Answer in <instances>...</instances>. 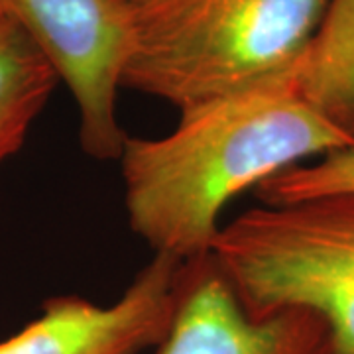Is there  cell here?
I'll return each mask as SVG.
<instances>
[{
	"instance_id": "6da1fadb",
	"label": "cell",
	"mask_w": 354,
	"mask_h": 354,
	"mask_svg": "<svg viewBox=\"0 0 354 354\" xmlns=\"http://www.w3.org/2000/svg\"><path fill=\"white\" fill-rule=\"evenodd\" d=\"M354 142L293 91L288 75L191 106L162 138L124 140L130 228L156 254L207 258L230 199L291 165Z\"/></svg>"
},
{
	"instance_id": "7a4b0ae2",
	"label": "cell",
	"mask_w": 354,
	"mask_h": 354,
	"mask_svg": "<svg viewBox=\"0 0 354 354\" xmlns=\"http://www.w3.org/2000/svg\"><path fill=\"white\" fill-rule=\"evenodd\" d=\"M329 0H120V85L179 113L283 75L315 36Z\"/></svg>"
},
{
	"instance_id": "3957f363",
	"label": "cell",
	"mask_w": 354,
	"mask_h": 354,
	"mask_svg": "<svg viewBox=\"0 0 354 354\" xmlns=\"http://www.w3.org/2000/svg\"><path fill=\"white\" fill-rule=\"evenodd\" d=\"M209 258L246 313H311L329 354H354V191L260 203L218 228Z\"/></svg>"
},
{
	"instance_id": "277c9868",
	"label": "cell",
	"mask_w": 354,
	"mask_h": 354,
	"mask_svg": "<svg viewBox=\"0 0 354 354\" xmlns=\"http://www.w3.org/2000/svg\"><path fill=\"white\" fill-rule=\"evenodd\" d=\"M46 55L79 109V140L95 160H118L127 132L118 120V91L127 55L120 0H0Z\"/></svg>"
},
{
	"instance_id": "5b68a950",
	"label": "cell",
	"mask_w": 354,
	"mask_h": 354,
	"mask_svg": "<svg viewBox=\"0 0 354 354\" xmlns=\"http://www.w3.org/2000/svg\"><path fill=\"white\" fill-rule=\"evenodd\" d=\"M187 278L189 262L153 254L113 304L79 295L48 299L38 319L0 342V354H144L158 348Z\"/></svg>"
},
{
	"instance_id": "8992f818",
	"label": "cell",
	"mask_w": 354,
	"mask_h": 354,
	"mask_svg": "<svg viewBox=\"0 0 354 354\" xmlns=\"http://www.w3.org/2000/svg\"><path fill=\"white\" fill-rule=\"evenodd\" d=\"M156 354H329L327 329L288 309L252 317L211 258L191 262L176 317Z\"/></svg>"
},
{
	"instance_id": "52a82bcc",
	"label": "cell",
	"mask_w": 354,
	"mask_h": 354,
	"mask_svg": "<svg viewBox=\"0 0 354 354\" xmlns=\"http://www.w3.org/2000/svg\"><path fill=\"white\" fill-rule=\"evenodd\" d=\"M286 75L307 104L354 142V0H329L315 36Z\"/></svg>"
},
{
	"instance_id": "ba28073f",
	"label": "cell",
	"mask_w": 354,
	"mask_h": 354,
	"mask_svg": "<svg viewBox=\"0 0 354 354\" xmlns=\"http://www.w3.org/2000/svg\"><path fill=\"white\" fill-rule=\"evenodd\" d=\"M59 83L38 46L0 14V164L24 146Z\"/></svg>"
},
{
	"instance_id": "9c48e42d",
	"label": "cell",
	"mask_w": 354,
	"mask_h": 354,
	"mask_svg": "<svg viewBox=\"0 0 354 354\" xmlns=\"http://www.w3.org/2000/svg\"><path fill=\"white\" fill-rule=\"evenodd\" d=\"M354 191V148L325 153L309 164H297L262 181L254 195L262 205H281Z\"/></svg>"
}]
</instances>
